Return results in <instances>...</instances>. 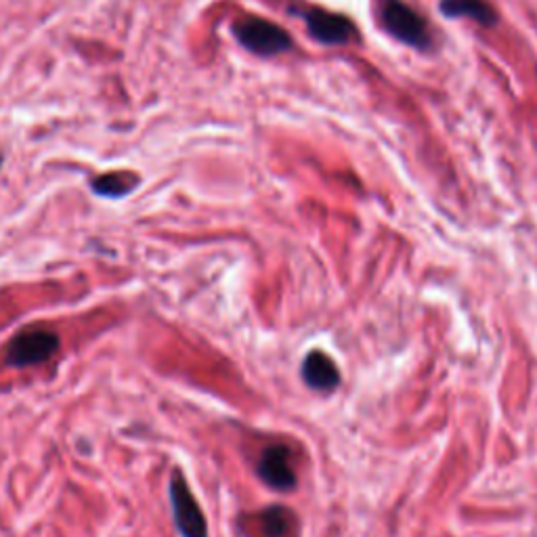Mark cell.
<instances>
[{
  "mask_svg": "<svg viewBox=\"0 0 537 537\" xmlns=\"http://www.w3.org/2000/svg\"><path fill=\"white\" fill-rule=\"evenodd\" d=\"M378 20L380 26L401 45L417 51L431 49V29L426 20L403 0H380Z\"/></svg>",
  "mask_w": 537,
  "mask_h": 537,
  "instance_id": "cell-1",
  "label": "cell"
},
{
  "mask_svg": "<svg viewBox=\"0 0 537 537\" xmlns=\"http://www.w3.org/2000/svg\"><path fill=\"white\" fill-rule=\"evenodd\" d=\"M234 36L244 49L254 53L259 57H276L288 53L294 45L288 29L277 23L265 20V17H242L234 23Z\"/></svg>",
  "mask_w": 537,
  "mask_h": 537,
  "instance_id": "cell-2",
  "label": "cell"
},
{
  "mask_svg": "<svg viewBox=\"0 0 537 537\" xmlns=\"http://www.w3.org/2000/svg\"><path fill=\"white\" fill-rule=\"evenodd\" d=\"M307 32L313 40L326 46H343L355 43L357 36L355 23L347 15L330 13L324 9H307L301 13Z\"/></svg>",
  "mask_w": 537,
  "mask_h": 537,
  "instance_id": "cell-3",
  "label": "cell"
},
{
  "mask_svg": "<svg viewBox=\"0 0 537 537\" xmlns=\"http://www.w3.org/2000/svg\"><path fill=\"white\" fill-rule=\"evenodd\" d=\"M59 351V338L49 330H28L11 340L7 347V363L13 368L38 366L51 359Z\"/></svg>",
  "mask_w": 537,
  "mask_h": 537,
  "instance_id": "cell-4",
  "label": "cell"
},
{
  "mask_svg": "<svg viewBox=\"0 0 537 537\" xmlns=\"http://www.w3.org/2000/svg\"><path fill=\"white\" fill-rule=\"evenodd\" d=\"M170 504L175 523L183 537H208L206 518L181 473H175L170 479Z\"/></svg>",
  "mask_w": 537,
  "mask_h": 537,
  "instance_id": "cell-5",
  "label": "cell"
},
{
  "mask_svg": "<svg viewBox=\"0 0 537 537\" xmlns=\"http://www.w3.org/2000/svg\"><path fill=\"white\" fill-rule=\"evenodd\" d=\"M259 476L276 492H290L296 487V473L292 468V453L285 445H271L260 453Z\"/></svg>",
  "mask_w": 537,
  "mask_h": 537,
  "instance_id": "cell-6",
  "label": "cell"
},
{
  "mask_svg": "<svg viewBox=\"0 0 537 537\" xmlns=\"http://www.w3.org/2000/svg\"><path fill=\"white\" fill-rule=\"evenodd\" d=\"M302 378L313 391L330 392L340 384L336 363L321 351H311L302 361Z\"/></svg>",
  "mask_w": 537,
  "mask_h": 537,
  "instance_id": "cell-7",
  "label": "cell"
},
{
  "mask_svg": "<svg viewBox=\"0 0 537 537\" xmlns=\"http://www.w3.org/2000/svg\"><path fill=\"white\" fill-rule=\"evenodd\" d=\"M439 11L450 20L467 17L483 28H493L498 23V13L487 0H441Z\"/></svg>",
  "mask_w": 537,
  "mask_h": 537,
  "instance_id": "cell-8",
  "label": "cell"
},
{
  "mask_svg": "<svg viewBox=\"0 0 537 537\" xmlns=\"http://www.w3.org/2000/svg\"><path fill=\"white\" fill-rule=\"evenodd\" d=\"M139 178L133 172H107L91 183L93 191L103 198H124L136 187Z\"/></svg>",
  "mask_w": 537,
  "mask_h": 537,
  "instance_id": "cell-9",
  "label": "cell"
},
{
  "mask_svg": "<svg viewBox=\"0 0 537 537\" xmlns=\"http://www.w3.org/2000/svg\"><path fill=\"white\" fill-rule=\"evenodd\" d=\"M259 521L268 537H284L285 533H290L294 516L285 508H268L259 516Z\"/></svg>",
  "mask_w": 537,
  "mask_h": 537,
  "instance_id": "cell-10",
  "label": "cell"
},
{
  "mask_svg": "<svg viewBox=\"0 0 537 537\" xmlns=\"http://www.w3.org/2000/svg\"><path fill=\"white\" fill-rule=\"evenodd\" d=\"M0 166H3V156H0Z\"/></svg>",
  "mask_w": 537,
  "mask_h": 537,
  "instance_id": "cell-11",
  "label": "cell"
}]
</instances>
